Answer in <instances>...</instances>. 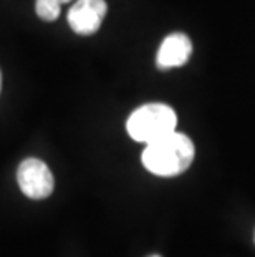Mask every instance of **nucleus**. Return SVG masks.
<instances>
[{
	"instance_id": "39448f33",
	"label": "nucleus",
	"mask_w": 255,
	"mask_h": 257,
	"mask_svg": "<svg viewBox=\"0 0 255 257\" xmlns=\"http://www.w3.org/2000/svg\"><path fill=\"white\" fill-rule=\"evenodd\" d=\"M192 53V43L191 38L186 34L176 32L164 38L161 43L159 50H157L156 63L161 70L182 67L184 63L189 62Z\"/></svg>"
},
{
	"instance_id": "f03ea898",
	"label": "nucleus",
	"mask_w": 255,
	"mask_h": 257,
	"mask_svg": "<svg viewBox=\"0 0 255 257\" xmlns=\"http://www.w3.org/2000/svg\"><path fill=\"white\" fill-rule=\"evenodd\" d=\"M177 114L164 103H148L134 110L128 118V135L139 143H153L176 131Z\"/></svg>"
},
{
	"instance_id": "f257e3e1",
	"label": "nucleus",
	"mask_w": 255,
	"mask_h": 257,
	"mask_svg": "<svg viewBox=\"0 0 255 257\" xmlns=\"http://www.w3.org/2000/svg\"><path fill=\"white\" fill-rule=\"evenodd\" d=\"M194 143L189 136L172 131L164 138L146 145L143 151V165L149 173L162 178L179 176L192 165Z\"/></svg>"
},
{
	"instance_id": "6e6552de",
	"label": "nucleus",
	"mask_w": 255,
	"mask_h": 257,
	"mask_svg": "<svg viewBox=\"0 0 255 257\" xmlns=\"http://www.w3.org/2000/svg\"><path fill=\"white\" fill-rule=\"evenodd\" d=\"M151 257H161V255H151Z\"/></svg>"
},
{
	"instance_id": "7ed1b4c3",
	"label": "nucleus",
	"mask_w": 255,
	"mask_h": 257,
	"mask_svg": "<svg viewBox=\"0 0 255 257\" xmlns=\"http://www.w3.org/2000/svg\"><path fill=\"white\" fill-rule=\"evenodd\" d=\"M17 181L22 193L27 198L37 201L48 198L55 188V179L50 168L37 158H29L20 163L17 169Z\"/></svg>"
},
{
	"instance_id": "423d86ee",
	"label": "nucleus",
	"mask_w": 255,
	"mask_h": 257,
	"mask_svg": "<svg viewBox=\"0 0 255 257\" xmlns=\"http://www.w3.org/2000/svg\"><path fill=\"white\" fill-rule=\"evenodd\" d=\"M72 0H37L35 2V12L37 15L45 20V22H53L60 17L62 12V5L68 4Z\"/></svg>"
},
{
	"instance_id": "20e7f679",
	"label": "nucleus",
	"mask_w": 255,
	"mask_h": 257,
	"mask_svg": "<svg viewBox=\"0 0 255 257\" xmlns=\"http://www.w3.org/2000/svg\"><path fill=\"white\" fill-rule=\"evenodd\" d=\"M106 12L108 5L105 0H78L68 12V24L75 34L93 35L100 30Z\"/></svg>"
},
{
	"instance_id": "0eeeda50",
	"label": "nucleus",
	"mask_w": 255,
	"mask_h": 257,
	"mask_svg": "<svg viewBox=\"0 0 255 257\" xmlns=\"http://www.w3.org/2000/svg\"><path fill=\"white\" fill-rule=\"evenodd\" d=\"M0 91H2V72H0Z\"/></svg>"
}]
</instances>
